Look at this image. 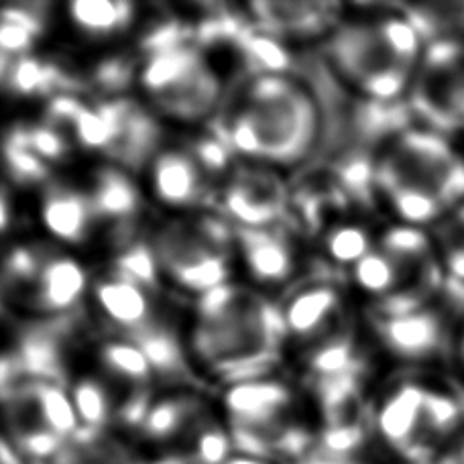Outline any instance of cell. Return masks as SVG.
Listing matches in <instances>:
<instances>
[{
	"mask_svg": "<svg viewBox=\"0 0 464 464\" xmlns=\"http://www.w3.org/2000/svg\"><path fill=\"white\" fill-rule=\"evenodd\" d=\"M316 109L295 82L263 73L222 127L230 149L261 161L289 165L310 151L316 137Z\"/></svg>",
	"mask_w": 464,
	"mask_h": 464,
	"instance_id": "1",
	"label": "cell"
},
{
	"mask_svg": "<svg viewBox=\"0 0 464 464\" xmlns=\"http://www.w3.org/2000/svg\"><path fill=\"white\" fill-rule=\"evenodd\" d=\"M194 348L208 367L225 377H255L273 359L284 316L243 289L222 285L200 295Z\"/></svg>",
	"mask_w": 464,
	"mask_h": 464,
	"instance_id": "2",
	"label": "cell"
},
{
	"mask_svg": "<svg viewBox=\"0 0 464 464\" xmlns=\"http://www.w3.org/2000/svg\"><path fill=\"white\" fill-rule=\"evenodd\" d=\"M421 33L410 16H381L336 33L330 53L343 78L372 102H397L424 60Z\"/></svg>",
	"mask_w": 464,
	"mask_h": 464,
	"instance_id": "3",
	"label": "cell"
},
{
	"mask_svg": "<svg viewBox=\"0 0 464 464\" xmlns=\"http://www.w3.org/2000/svg\"><path fill=\"white\" fill-rule=\"evenodd\" d=\"M462 424L464 403L452 389L413 381L393 389L377 413L383 440L416 464L440 457L459 440Z\"/></svg>",
	"mask_w": 464,
	"mask_h": 464,
	"instance_id": "4",
	"label": "cell"
},
{
	"mask_svg": "<svg viewBox=\"0 0 464 464\" xmlns=\"http://www.w3.org/2000/svg\"><path fill=\"white\" fill-rule=\"evenodd\" d=\"M377 186L430 198L450 214L464 202V157L440 130H403L377 163Z\"/></svg>",
	"mask_w": 464,
	"mask_h": 464,
	"instance_id": "5",
	"label": "cell"
},
{
	"mask_svg": "<svg viewBox=\"0 0 464 464\" xmlns=\"http://www.w3.org/2000/svg\"><path fill=\"white\" fill-rule=\"evenodd\" d=\"M140 80L157 109L176 119H200L218 98V80L210 65L194 47L176 39L153 45Z\"/></svg>",
	"mask_w": 464,
	"mask_h": 464,
	"instance_id": "6",
	"label": "cell"
},
{
	"mask_svg": "<svg viewBox=\"0 0 464 464\" xmlns=\"http://www.w3.org/2000/svg\"><path fill=\"white\" fill-rule=\"evenodd\" d=\"M222 228L212 225L163 228L155 240V259L178 285L206 295L225 285L227 259L220 251Z\"/></svg>",
	"mask_w": 464,
	"mask_h": 464,
	"instance_id": "7",
	"label": "cell"
},
{
	"mask_svg": "<svg viewBox=\"0 0 464 464\" xmlns=\"http://www.w3.org/2000/svg\"><path fill=\"white\" fill-rule=\"evenodd\" d=\"M413 106L436 130H464V39H436L426 49Z\"/></svg>",
	"mask_w": 464,
	"mask_h": 464,
	"instance_id": "8",
	"label": "cell"
},
{
	"mask_svg": "<svg viewBox=\"0 0 464 464\" xmlns=\"http://www.w3.org/2000/svg\"><path fill=\"white\" fill-rule=\"evenodd\" d=\"M86 281V271L76 259L57 255L41 261L35 276L16 289V295L23 297L29 312L55 318L76 308L84 295Z\"/></svg>",
	"mask_w": 464,
	"mask_h": 464,
	"instance_id": "9",
	"label": "cell"
},
{
	"mask_svg": "<svg viewBox=\"0 0 464 464\" xmlns=\"http://www.w3.org/2000/svg\"><path fill=\"white\" fill-rule=\"evenodd\" d=\"M381 334L389 348L405 361L440 359L450 346L449 320L430 305L383 318Z\"/></svg>",
	"mask_w": 464,
	"mask_h": 464,
	"instance_id": "10",
	"label": "cell"
},
{
	"mask_svg": "<svg viewBox=\"0 0 464 464\" xmlns=\"http://www.w3.org/2000/svg\"><path fill=\"white\" fill-rule=\"evenodd\" d=\"M285 196L276 178L259 171H243L230 181L225 204L232 217L246 228H261L276 220L284 208Z\"/></svg>",
	"mask_w": 464,
	"mask_h": 464,
	"instance_id": "11",
	"label": "cell"
},
{
	"mask_svg": "<svg viewBox=\"0 0 464 464\" xmlns=\"http://www.w3.org/2000/svg\"><path fill=\"white\" fill-rule=\"evenodd\" d=\"M151 181L157 198L169 206H194L204 196L202 168L181 151H163L155 157Z\"/></svg>",
	"mask_w": 464,
	"mask_h": 464,
	"instance_id": "12",
	"label": "cell"
},
{
	"mask_svg": "<svg viewBox=\"0 0 464 464\" xmlns=\"http://www.w3.org/2000/svg\"><path fill=\"white\" fill-rule=\"evenodd\" d=\"M41 218L57 240L78 245L88 237L94 212L88 196L73 192L65 186H52L44 196Z\"/></svg>",
	"mask_w": 464,
	"mask_h": 464,
	"instance_id": "13",
	"label": "cell"
},
{
	"mask_svg": "<svg viewBox=\"0 0 464 464\" xmlns=\"http://www.w3.org/2000/svg\"><path fill=\"white\" fill-rule=\"evenodd\" d=\"M94 294L101 310L114 324L132 333L151 326V304H149L145 287L137 281L114 273L96 285Z\"/></svg>",
	"mask_w": 464,
	"mask_h": 464,
	"instance_id": "14",
	"label": "cell"
},
{
	"mask_svg": "<svg viewBox=\"0 0 464 464\" xmlns=\"http://www.w3.org/2000/svg\"><path fill=\"white\" fill-rule=\"evenodd\" d=\"M336 310V292L333 287L320 285L297 294L281 316H284V326L287 333L312 341V338H320L330 333Z\"/></svg>",
	"mask_w": 464,
	"mask_h": 464,
	"instance_id": "15",
	"label": "cell"
},
{
	"mask_svg": "<svg viewBox=\"0 0 464 464\" xmlns=\"http://www.w3.org/2000/svg\"><path fill=\"white\" fill-rule=\"evenodd\" d=\"M246 267L265 284H279L294 271V256L285 240L269 230L245 228L238 232Z\"/></svg>",
	"mask_w": 464,
	"mask_h": 464,
	"instance_id": "16",
	"label": "cell"
},
{
	"mask_svg": "<svg viewBox=\"0 0 464 464\" xmlns=\"http://www.w3.org/2000/svg\"><path fill=\"white\" fill-rule=\"evenodd\" d=\"M101 361L109 377L122 387V401L145 395V385L155 377L143 348L132 341H111L104 344L101 348Z\"/></svg>",
	"mask_w": 464,
	"mask_h": 464,
	"instance_id": "17",
	"label": "cell"
},
{
	"mask_svg": "<svg viewBox=\"0 0 464 464\" xmlns=\"http://www.w3.org/2000/svg\"><path fill=\"white\" fill-rule=\"evenodd\" d=\"M94 218L109 222H129L139 212V192L122 171L104 168L96 173L92 192L88 196Z\"/></svg>",
	"mask_w": 464,
	"mask_h": 464,
	"instance_id": "18",
	"label": "cell"
},
{
	"mask_svg": "<svg viewBox=\"0 0 464 464\" xmlns=\"http://www.w3.org/2000/svg\"><path fill=\"white\" fill-rule=\"evenodd\" d=\"M326 5H292V3H256L251 11L256 14L273 35L279 33H294V35H308V33L326 27L330 19Z\"/></svg>",
	"mask_w": 464,
	"mask_h": 464,
	"instance_id": "19",
	"label": "cell"
},
{
	"mask_svg": "<svg viewBox=\"0 0 464 464\" xmlns=\"http://www.w3.org/2000/svg\"><path fill=\"white\" fill-rule=\"evenodd\" d=\"M198 420H200L198 400L189 395H178L151 405L140 428L149 440L168 442L181 434H188V430Z\"/></svg>",
	"mask_w": 464,
	"mask_h": 464,
	"instance_id": "20",
	"label": "cell"
},
{
	"mask_svg": "<svg viewBox=\"0 0 464 464\" xmlns=\"http://www.w3.org/2000/svg\"><path fill=\"white\" fill-rule=\"evenodd\" d=\"M132 343L143 348L149 362H151L153 375L163 377L165 381H176V383L188 379L189 372L184 359H181L179 346L163 328L151 324L137 330V333H132Z\"/></svg>",
	"mask_w": 464,
	"mask_h": 464,
	"instance_id": "21",
	"label": "cell"
},
{
	"mask_svg": "<svg viewBox=\"0 0 464 464\" xmlns=\"http://www.w3.org/2000/svg\"><path fill=\"white\" fill-rule=\"evenodd\" d=\"M132 8L127 3L112 0H76L70 5L72 21L86 35L104 37L127 27Z\"/></svg>",
	"mask_w": 464,
	"mask_h": 464,
	"instance_id": "22",
	"label": "cell"
},
{
	"mask_svg": "<svg viewBox=\"0 0 464 464\" xmlns=\"http://www.w3.org/2000/svg\"><path fill=\"white\" fill-rule=\"evenodd\" d=\"M31 389L47 428L60 436L63 442L76 440V436L82 432V426L76 408H73L72 395L65 393L57 383H33Z\"/></svg>",
	"mask_w": 464,
	"mask_h": 464,
	"instance_id": "23",
	"label": "cell"
},
{
	"mask_svg": "<svg viewBox=\"0 0 464 464\" xmlns=\"http://www.w3.org/2000/svg\"><path fill=\"white\" fill-rule=\"evenodd\" d=\"M184 464H227L232 450V436L214 421L198 420L186 434Z\"/></svg>",
	"mask_w": 464,
	"mask_h": 464,
	"instance_id": "24",
	"label": "cell"
},
{
	"mask_svg": "<svg viewBox=\"0 0 464 464\" xmlns=\"http://www.w3.org/2000/svg\"><path fill=\"white\" fill-rule=\"evenodd\" d=\"M72 401L73 408H76L80 426L84 428V434H98L106 424H109L111 413L114 410V401L109 387H104L101 381H78L72 392Z\"/></svg>",
	"mask_w": 464,
	"mask_h": 464,
	"instance_id": "25",
	"label": "cell"
},
{
	"mask_svg": "<svg viewBox=\"0 0 464 464\" xmlns=\"http://www.w3.org/2000/svg\"><path fill=\"white\" fill-rule=\"evenodd\" d=\"M438 251H440L446 276L464 284V202L442 220L440 232H438Z\"/></svg>",
	"mask_w": 464,
	"mask_h": 464,
	"instance_id": "26",
	"label": "cell"
},
{
	"mask_svg": "<svg viewBox=\"0 0 464 464\" xmlns=\"http://www.w3.org/2000/svg\"><path fill=\"white\" fill-rule=\"evenodd\" d=\"M6 165L13 171L16 181H24V184H33V181H41L47 178V165L41 157L33 151L24 129H16L6 139Z\"/></svg>",
	"mask_w": 464,
	"mask_h": 464,
	"instance_id": "27",
	"label": "cell"
},
{
	"mask_svg": "<svg viewBox=\"0 0 464 464\" xmlns=\"http://www.w3.org/2000/svg\"><path fill=\"white\" fill-rule=\"evenodd\" d=\"M37 33L39 19L35 14L24 13L21 8H5L3 27H0V45L5 57L27 52Z\"/></svg>",
	"mask_w": 464,
	"mask_h": 464,
	"instance_id": "28",
	"label": "cell"
},
{
	"mask_svg": "<svg viewBox=\"0 0 464 464\" xmlns=\"http://www.w3.org/2000/svg\"><path fill=\"white\" fill-rule=\"evenodd\" d=\"M5 82L19 94H37L57 82V73L31 57H16L5 65Z\"/></svg>",
	"mask_w": 464,
	"mask_h": 464,
	"instance_id": "29",
	"label": "cell"
},
{
	"mask_svg": "<svg viewBox=\"0 0 464 464\" xmlns=\"http://www.w3.org/2000/svg\"><path fill=\"white\" fill-rule=\"evenodd\" d=\"M328 256L341 265H359L371 253L367 232L359 227H338L326 238Z\"/></svg>",
	"mask_w": 464,
	"mask_h": 464,
	"instance_id": "30",
	"label": "cell"
},
{
	"mask_svg": "<svg viewBox=\"0 0 464 464\" xmlns=\"http://www.w3.org/2000/svg\"><path fill=\"white\" fill-rule=\"evenodd\" d=\"M24 135H27V140L33 151H35L44 161H55L63 157L65 137L62 130H57L55 127H52V124L24 129Z\"/></svg>",
	"mask_w": 464,
	"mask_h": 464,
	"instance_id": "31",
	"label": "cell"
},
{
	"mask_svg": "<svg viewBox=\"0 0 464 464\" xmlns=\"http://www.w3.org/2000/svg\"><path fill=\"white\" fill-rule=\"evenodd\" d=\"M434 464H464V436H460L459 440H454L449 449L434 460Z\"/></svg>",
	"mask_w": 464,
	"mask_h": 464,
	"instance_id": "32",
	"label": "cell"
},
{
	"mask_svg": "<svg viewBox=\"0 0 464 464\" xmlns=\"http://www.w3.org/2000/svg\"><path fill=\"white\" fill-rule=\"evenodd\" d=\"M300 464H359L354 459H336V457H326V454H312V457H305L300 460Z\"/></svg>",
	"mask_w": 464,
	"mask_h": 464,
	"instance_id": "33",
	"label": "cell"
},
{
	"mask_svg": "<svg viewBox=\"0 0 464 464\" xmlns=\"http://www.w3.org/2000/svg\"><path fill=\"white\" fill-rule=\"evenodd\" d=\"M227 464H271L265 459H255V457H246V454H237V457H230Z\"/></svg>",
	"mask_w": 464,
	"mask_h": 464,
	"instance_id": "34",
	"label": "cell"
},
{
	"mask_svg": "<svg viewBox=\"0 0 464 464\" xmlns=\"http://www.w3.org/2000/svg\"><path fill=\"white\" fill-rule=\"evenodd\" d=\"M457 351H459V359L464 364V326L460 330V336H459V343H457Z\"/></svg>",
	"mask_w": 464,
	"mask_h": 464,
	"instance_id": "35",
	"label": "cell"
}]
</instances>
